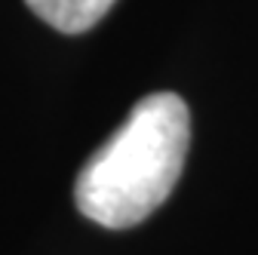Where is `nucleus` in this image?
<instances>
[{
  "label": "nucleus",
  "instance_id": "nucleus-1",
  "mask_svg": "<svg viewBox=\"0 0 258 255\" xmlns=\"http://www.w3.org/2000/svg\"><path fill=\"white\" fill-rule=\"evenodd\" d=\"M190 111L181 95L154 92L83 163L74 181L77 209L102 228L126 231L163 203L184 169Z\"/></svg>",
  "mask_w": 258,
  "mask_h": 255
},
{
  "label": "nucleus",
  "instance_id": "nucleus-2",
  "mask_svg": "<svg viewBox=\"0 0 258 255\" xmlns=\"http://www.w3.org/2000/svg\"><path fill=\"white\" fill-rule=\"evenodd\" d=\"M28 10L61 34H83L99 25L117 0H25Z\"/></svg>",
  "mask_w": 258,
  "mask_h": 255
}]
</instances>
